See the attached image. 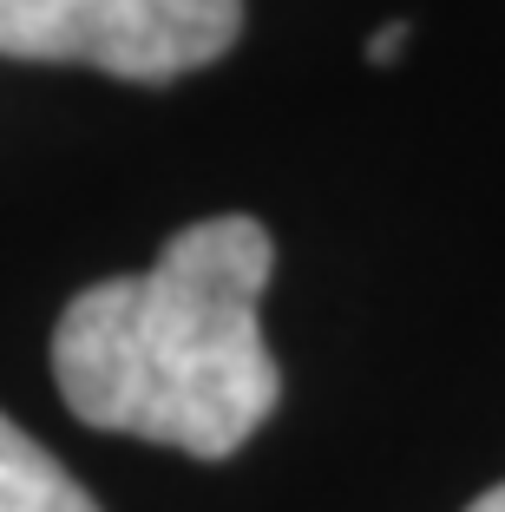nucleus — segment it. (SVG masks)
Returning <instances> with one entry per match:
<instances>
[{"instance_id":"obj_1","label":"nucleus","mask_w":505,"mask_h":512,"mask_svg":"<svg viewBox=\"0 0 505 512\" xmlns=\"http://www.w3.org/2000/svg\"><path fill=\"white\" fill-rule=\"evenodd\" d=\"M276 243L256 217H204L158 250L145 276H105L66 302L53 381L86 427L178 447L191 460L237 453L276 414V355L256 302Z\"/></svg>"},{"instance_id":"obj_2","label":"nucleus","mask_w":505,"mask_h":512,"mask_svg":"<svg viewBox=\"0 0 505 512\" xmlns=\"http://www.w3.org/2000/svg\"><path fill=\"white\" fill-rule=\"evenodd\" d=\"M243 0H0V60L99 66L132 86H171L223 60Z\"/></svg>"},{"instance_id":"obj_3","label":"nucleus","mask_w":505,"mask_h":512,"mask_svg":"<svg viewBox=\"0 0 505 512\" xmlns=\"http://www.w3.org/2000/svg\"><path fill=\"white\" fill-rule=\"evenodd\" d=\"M0 512H99V499L0 414Z\"/></svg>"},{"instance_id":"obj_4","label":"nucleus","mask_w":505,"mask_h":512,"mask_svg":"<svg viewBox=\"0 0 505 512\" xmlns=\"http://www.w3.org/2000/svg\"><path fill=\"white\" fill-rule=\"evenodd\" d=\"M401 46H407V20H394V27H381L368 40V60L374 66H394V60H401Z\"/></svg>"},{"instance_id":"obj_5","label":"nucleus","mask_w":505,"mask_h":512,"mask_svg":"<svg viewBox=\"0 0 505 512\" xmlns=\"http://www.w3.org/2000/svg\"><path fill=\"white\" fill-rule=\"evenodd\" d=\"M466 512H505V486H492V493H479Z\"/></svg>"}]
</instances>
